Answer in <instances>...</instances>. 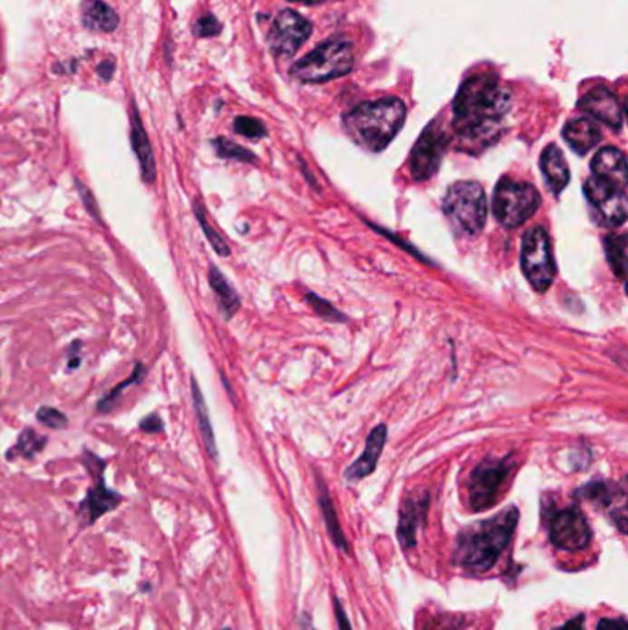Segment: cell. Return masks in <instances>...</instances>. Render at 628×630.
<instances>
[{"instance_id":"9a60e30c","label":"cell","mask_w":628,"mask_h":630,"mask_svg":"<svg viewBox=\"0 0 628 630\" xmlns=\"http://www.w3.org/2000/svg\"><path fill=\"white\" fill-rule=\"evenodd\" d=\"M577 498L592 501L601 507L610 509V517L617 529L624 535L626 533V505H624V489L617 487L615 483L606 481H592L585 487H581L575 492Z\"/></svg>"},{"instance_id":"74e56055","label":"cell","mask_w":628,"mask_h":630,"mask_svg":"<svg viewBox=\"0 0 628 630\" xmlns=\"http://www.w3.org/2000/svg\"><path fill=\"white\" fill-rule=\"evenodd\" d=\"M139 426L146 433H160V431H164V424H162V421H160V417L157 413H151V415L144 417Z\"/></svg>"},{"instance_id":"7a4b0ae2","label":"cell","mask_w":628,"mask_h":630,"mask_svg":"<svg viewBox=\"0 0 628 630\" xmlns=\"http://www.w3.org/2000/svg\"><path fill=\"white\" fill-rule=\"evenodd\" d=\"M520 520V510L508 507L498 517L463 529L455 540L451 562L470 574H487L508 549Z\"/></svg>"},{"instance_id":"d6986e66","label":"cell","mask_w":628,"mask_h":630,"mask_svg":"<svg viewBox=\"0 0 628 630\" xmlns=\"http://www.w3.org/2000/svg\"><path fill=\"white\" fill-rule=\"evenodd\" d=\"M592 171L595 178L626 189V159L621 150L610 146L599 150L592 160Z\"/></svg>"},{"instance_id":"7402d4cb","label":"cell","mask_w":628,"mask_h":630,"mask_svg":"<svg viewBox=\"0 0 628 630\" xmlns=\"http://www.w3.org/2000/svg\"><path fill=\"white\" fill-rule=\"evenodd\" d=\"M82 21L94 32H112L121 23L114 10L101 0H85L82 6Z\"/></svg>"},{"instance_id":"ee69618b","label":"cell","mask_w":628,"mask_h":630,"mask_svg":"<svg viewBox=\"0 0 628 630\" xmlns=\"http://www.w3.org/2000/svg\"><path fill=\"white\" fill-rule=\"evenodd\" d=\"M223 630H231V628H223Z\"/></svg>"},{"instance_id":"8fae6325","label":"cell","mask_w":628,"mask_h":630,"mask_svg":"<svg viewBox=\"0 0 628 630\" xmlns=\"http://www.w3.org/2000/svg\"><path fill=\"white\" fill-rule=\"evenodd\" d=\"M448 144L449 139L440 122L435 121L422 131L417 144L413 146L410 159V170L415 181H428L435 174Z\"/></svg>"},{"instance_id":"d4e9b609","label":"cell","mask_w":628,"mask_h":630,"mask_svg":"<svg viewBox=\"0 0 628 630\" xmlns=\"http://www.w3.org/2000/svg\"><path fill=\"white\" fill-rule=\"evenodd\" d=\"M190 383H192V400H194V412L198 415V422H199V430H201V437L205 441V446H207V451L210 453V457L214 461H217V450H216V439H214V430H212V424H210V417H208V410H207V404H205V398H203V393L199 389V383L198 380L192 376L190 378Z\"/></svg>"},{"instance_id":"6da1fadb","label":"cell","mask_w":628,"mask_h":630,"mask_svg":"<svg viewBox=\"0 0 628 630\" xmlns=\"http://www.w3.org/2000/svg\"><path fill=\"white\" fill-rule=\"evenodd\" d=\"M512 103L510 91L494 74H474L453 102V130L461 148L479 151L498 141Z\"/></svg>"},{"instance_id":"44dd1931","label":"cell","mask_w":628,"mask_h":630,"mask_svg":"<svg viewBox=\"0 0 628 630\" xmlns=\"http://www.w3.org/2000/svg\"><path fill=\"white\" fill-rule=\"evenodd\" d=\"M562 135L565 142L569 144V148L579 155L588 153L601 141V130L590 119H575L567 122Z\"/></svg>"},{"instance_id":"5b68a950","label":"cell","mask_w":628,"mask_h":630,"mask_svg":"<svg viewBox=\"0 0 628 630\" xmlns=\"http://www.w3.org/2000/svg\"><path fill=\"white\" fill-rule=\"evenodd\" d=\"M442 210L455 231L476 237L483 231L487 221L485 190L476 181H459L448 189Z\"/></svg>"},{"instance_id":"52a82bcc","label":"cell","mask_w":628,"mask_h":630,"mask_svg":"<svg viewBox=\"0 0 628 630\" xmlns=\"http://www.w3.org/2000/svg\"><path fill=\"white\" fill-rule=\"evenodd\" d=\"M522 269L529 284L540 294L547 292L556 275L551 240L544 227H533L524 237Z\"/></svg>"},{"instance_id":"e0dca14e","label":"cell","mask_w":628,"mask_h":630,"mask_svg":"<svg viewBox=\"0 0 628 630\" xmlns=\"http://www.w3.org/2000/svg\"><path fill=\"white\" fill-rule=\"evenodd\" d=\"M130 141H131V150L137 155V160L140 164V176L146 185L155 183L157 179V164H155V155L151 142L148 139V133L144 130V124L140 121V114L135 103L130 107Z\"/></svg>"},{"instance_id":"4fadbf2b","label":"cell","mask_w":628,"mask_h":630,"mask_svg":"<svg viewBox=\"0 0 628 630\" xmlns=\"http://www.w3.org/2000/svg\"><path fill=\"white\" fill-rule=\"evenodd\" d=\"M312 35V24L308 19L294 10L280 12L267 34L269 48L278 57H292Z\"/></svg>"},{"instance_id":"d6a6232c","label":"cell","mask_w":628,"mask_h":630,"mask_svg":"<svg viewBox=\"0 0 628 630\" xmlns=\"http://www.w3.org/2000/svg\"><path fill=\"white\" fill-rule=\"evenodd\" d=\"M308 303L317 312V315H321V317H324L328 321H345V315H343L341 312H337L328 301L321 299L315 294H308Z\"/></svg>"},{"instance_id":"4dcf8cb0","label":"cell","mask_w":628,"mask_h":630,"mask_svg":"<svg viewBox=\"0 0 628 630\" xmlns=\"http://www.w3.org/2000/svg\"><path fill=\"white\" fill-rule=\"evenodd\" d=\"M37 419L41 424H44L50 430H65L69 426V419L65 413H62L60 410L50 408V406H43L37 410Z\"/></svg>"},{"instance_id":"484cf974","label":"cell","mask_w":628,"mask_h":630,"mask_svg":"<svg viewBox=\"0 0 628 630\" xmlns=\"http://www.w3.org/2000/svg\"><path fill=\"white\" fill-rule=\"evenodd\" d=\"M48 439L44 435H37V431L26 428L21 435L17 444L8 451V460H15V457H23V460H34V457L44 448Z\"/></svg>"},{"instance_id":"30bf717a","label":"cell","mask_w":628,"mask_h":630,"mask_svg":"<svg viewBox=\"0 0 628 630\" xmlns=\"http://www.w3.org/2000/svg\"><path fill=\"white\" fill-rule=\"evenodd\" d=\"M549 540L562 551H583L592 542V529L585 512L574 505L556 510L549 522Z\"/></svg>"},{"instance_id":"cb8c5ba5","label":"cell","mask_w":628,"mask_h":630,"mask_svg":"<svg viewBox=\"0 0 628 630\" xmlns=\"http://www.w3.org/2000/svg\"><path fill=\"white\" fill-rule=\"evenodd\" d=\"M208 282L212 286V292L217 297V303H219V308H221L225 319H231L240 308V297H238L237 290L233 288L231 282L225 278V275L216 266H210Z\"/></svg>"},{"instance_id":"836d02e7","label":"cell","mask_w":628,"mask_h":630,"mask_svg":"<svg viewBox=\"0 0 628 630\" xmlns=\"http://www.w3.org/2000/svg\"><path fill=\"white\" fill-rule=\"evenodd\" d=\"M76 189H78V194H80V198H82V201H83L87 212H89L98 223H103L101 214H100V207H98V203H96L94 194H92L82 181H78V179H76Z\"/></svg>"},{"instance_id":"ab89813d","label":"cell","mask_w":628,"mask_h":630,"mask_svg":"<svg viewBox=\"0 0 628 630\" xmlns=\"http://www.w3.org/2000/svg\"><path fill=\"white\" fill-rule=\"evenodd\" d=\"M82 349V343L80 341H76V343H72V345H71V351H69V371H74V369H78L80 367V363H82V358H80V354H78V351Z\"/></svg>"},{"instance_id":"3957f363","label":"cell","mask_w":628,"mask_h":630,"mask_svg":"<svg viewBox=\"0 0 628 630\" xmlns=\"http://www.w3.org/2000/svg\"><path fill=\"white\" fill-rule=\"evenodd\" d=\"M406 122V105L398 98L363 102L343 119L351 139L369 151L385 150Z\"/></svg>"},{"instance_id":"5bb4252c","label":"cell","mask_w":628,"mask_h":630,"mask_svg":"<svg viewBox=\"0 0 628 630\" xmlns=\"http://www.w3.org/2000/svg\"><path fill=\"white\" fill-rule=\"evenodd\" d=\"M579 109L615 131L623 128L624 109L619 98L606 87H594L592 91H588L581 98Z\"/></svg>"},{"instance_id":"9c48e42d","label":"cell","mask_w":628,"mask_h":630,"mask_svg":"<svg viewBox=\"0 0 628 630\" xmlns=\"http://www.w3.org/2000/svg\"><path fill=\"white\" fill-rule=\"evenodd\" d=\"M82 460H83V465L89 470V474L94 478V485L89 489V492H87L85 499L80 503V510H78V517H80L82 524L89 526V524H94L101 517V514L117 509V505L122 501V496L111 490V489H107V485L103 481V470H105L107 463L103 460H100L96 453H92L89 450L83 451Z\"/></svg>"},{"instance_id":"4316f807","label":"cell","mask_w":628,"mask_h":630,"mask_svg":"<svg viewBox=\"0 0 628 630\" xmlns=\"http://www.w3.org/2000/svg\"><path fill=\"white\" fill-rule=\"evenodd\" d=\"M606 258L612 271L624 280L626 275V237L624 235H610L604 240Z\"/></svg>"},{"instance_id":"f1b7e54d","label":"cell","mask_w":628,"mask_h":630,"mask_svg":"<svg viewBox=\"0 0 628 630\" xmlns=\"http://www.w3.org/2000/svg\"><path fill=\"white\" fill-rule=\"evenodd\" d=\"M194 214H196V219H198V223L201 225V228H203V233H205V237H207V240L210 242V246H212V249L219 255V257H228V255H231V247H228L227 246V242H225V238L216 231V228L210 225V221L207 219V212H205V207L201 205V201H194Z\"/></svg>"},{"instance_id":"e575fe53","label":"cell","mask_w":628,"mask_h":630,"mask_svg":"<svg viewBox=\"0 0 628 630\" xmlns=\"http://www.w3.org/2000/svg\"><path fill=\"white\" fill-rule=\"evenodd\" d=\"M221 30V24L217 23V19L214 15H203L196 26H194V32L199 35V37H212V35H217Z\"/></svg>"},{"instance_id":"ba28073f","label":"cell","mask_w":628,"mask_h":630,"mask_svg":"<svg viewBox=\"0 0 628 630\" xmlns=\"http://www.w3.org/2000/svg\"><path fill=\"white\" fill-rule=\"evenodd\" d=\"M514 467L512 457L503 460H487L476 467L469 480V505L472 510L481 512L494 507L499 499V494L510 478Z\"/></svg>"},{"instance_id":"d590c367","label":"cell","mask_w":628,"mask_h":630,"mask_svg":"<svg viewBox=\"0 0 628 630\" xmlns=\"http://www.w3.org/2000/svg\"><path fill=\"white\" fill-rule=\"evenodd\" d=\"M332 603H333V612H335V619H337L339 630H353L349 615H347L345 608H343V605L339 603V599L335 597V594H332Z\"/></svg>"},{"instance_id":"ffe728a7","label":"cell","mask_w":628,"mask_h":630,"mask_svg":"<svg viewBox=\"0 0 628 630\" xmlns=\"http://www.w3.org/2000/svg\"><path fill=\"white\" fill-rule=\"evenodd\" d=\"M540 166H542L549 190L555 196H558L569 183V168L560 148L555 144H549L540 157Z\"/></svg>"},{"instance_id":"7c38bea8","label":"cell","mask_w":628,"mask_h":630,"mask_svg":"<svg viewBox=\"0 0 628 630\" xmlns=\"http://www.w3.org/2000/svg\"><path fill=\"white\" fill-rule=\"evenodd\" d=\"M585 194L590 207L597 214L599 223L619 227L626 219V189L617 187L606 179L592 176L585 183Z\"/></svg>"},{"instance_id":"8d00e7d4","label":"cell","mask_w":628,"mask_h":630,"mask_svg":"<svg viewBox=\"0 0 628 630\" xmlns=\"http://www.w3.org/2000/svg\"><path fill=\"white\" fill-rule=\"evenodd\" d=\"M595 630H628V625H626V617L624 615H619V617H603L599 619Z\"/></svg>"},{"instance_id":"b9f144b4","label":"cell","mask_w":628,"mask_h":630,"mask_svg":"<svg viewBox=\"0 0 628 630\" xmlns=\"http://www.w3.org/2000/svg\"><path fill=\"white\" fill-rule=\"evenodd\" d=\"M299 626H301V630H315L310 614H303V615L299 617Z\"/></svg>"},{"instance_id":"83f0119b","label":"cell","mask_w":628,"mask_h":630,"mask_svg":"<svg viewBox=\"0 0 628 630\" xmlns=\"http://www.w3.org/2000/svg\"><path fill=\"white\" fill-rule=\"evenodd\" d=\"M146 367H144V363H137L135 365V369H133V373H131V376L128 378V380H124L122 383H119V385H114L101 400H100V402H98V412L100 413H109L114 406H117V402H119V396L130 387V385H137V383H140L144 378H146Z\"/></svg>"},{"instance_id":"7bdbcfd3","label":"cell","mask_w":628,"mask_h":630,"mask_svg":"<svg viewBox=\"0 0 628 630\" xmlns=\"http://www.w3.org/2000/svg\"><path fill=\"white\" fill-rule=\"evenodd\" d=\"M294 3H303V5H319L323 0H294Z\"/></svg>"},{"instance_id":"f35d334b","label":"cell","mask_w":628,"mask_h":630,"mask_svg":"<svg viewBox=\"0 0 628 630\" xmlns=\"http://www.w3.org/2000/svg\"><path fill=\"white\" fill-rule=\"evenodd\" d=\"M553 630H586V615L585 614H577L574 619L565 621L564 625L553 628Z\"/></svg>"},{"instance_id":"8992f818","label":"cell","mask_w":628,"mask_h":630,"mask_svg":"<svg viewBox=\"0 0 628 630\" xmlns=\"http://www.w3.org/2000/svg\"><path fill=\"white\" fill-rule=\"evenodd\" d=\"M540 203V194L533 185L505 178L494 190L492 207L496 219L503 227L514 228L524 225L538 210Z\"/></svg>"},{"instance_id":"1f68e13d","label":"cell","mask_w":628,"mask_h":630,"mask_svg":"<svg viewBox=\"0 0 628 630\" xmlns=\"http://www.w3.org/2000/svg\"><path fill=\"white\" fill-rule=\"evenodd\" d=\"M235 131L242 137H247V139H262L266 137V126L256 121V119H251V117H238L235 121Z\"/></svg>"},{"instance_id":"2e32d148","label":"cell","mask_w":628,"mask_h":630,"mask_svg":"<svg viewBox=\"0 0 628 630\" xmlns=\"http://www.w3.org/2000/svg\"><path fill=\"white\" fill-rule=\"evenodd\" d=\"M430 509V494H419V496H408L400 509V520H398V542L402 549H413L417 546V533L420 526L426 524Z\"/></svg>"},{"instance_id":"f546056e","label":"cell","mask_w":628,"mask_h":630,"mask_svg":"<svg viewBox=\"0 0 628 630\" xmlns=\"http://www.w3.org/2000/svg\"><path fill=\"white\" fill-rule=\"evenodd\" d=\"M212 146L221 159H233V160H240V162H256V157L249 150H246L231 141H227V139H216V141H212Z\"/></svg>"},{"instance_id":"603a6c76","label":"cell","mask_w":628,"mask_h":630,"mask_svg":"<svg viewBox=\"0 0 628 630\" xmlns=\"http://www.w3.org/2000/svg\"><path fill=\"white\" fill-rule=\"evenodd\" d=\"M317 489H319V507L323 510V517H324V524H326V529H328V535H330V540L333 542V546L341 551H349V542L345 538V533H343L341 529V524H339V519H337V512H335V507H333V501L328 494V489L326 485L323 483L321 476H317Z\"/></svg>"},{"instance_id":"277c9868","label":"cell","mask_w":628,"mask_h":630,"mask_svg":"<svg viewBox=\"0 0 628 630\" xmlns=\"http://www.w3.org/2000/svg\"><path fill=\"white\" fill-rule=\"evenodd\" d=\"M354 67V50L347 39H332L312 50L294 67V76L306 83H323L345 76Z\"/></svg>"},{"instance_id":"60d3db41","label":"cell","mask_w":628,"mask_h":630,"mask_svg":"<svg viewBox=\"0 0 628 630\" xmlns=\"http://www.w3.org/2000/svg\"><path fill=\"white\" fill-rule=\"evenodd\" d=\"M112 71H114V63H112V62H105V63H101V65L98 67V73H100V76H101L103 80H111Z\"/></svg>"},{"instance_id":"ac0fdd59","label":"cell","mask_w":628,"mask_h":630,"mask_svg":"<svg viewBox=\"0 0 628 630\" xmlns=\"http://www.w3.org/2000/svg\"><path fill=\"white\" fill-rule=\"evenodd\" d=\"M385 439H387V426L385 424H380L371 431V435L367 437L363 453L345 470V478L349 481H360L374 472L380 455H382V450L385 446Z\"/></svg>"}]
</instances>
